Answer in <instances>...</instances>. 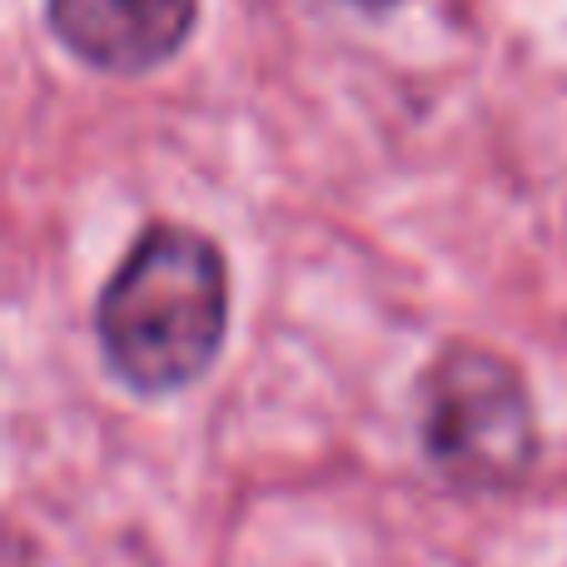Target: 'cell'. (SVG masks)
Listing matches in <instances>:
<instances>
[{"label":"cell","mask_w":567,"mask_h":567,"mask_svg":"<svg viewBox=\"0 0 567 567\" xmlns=\"http://www.w3.org/2000/svg\"><path fill=\"white\" fill-rule=\"evenodd\" d=\"M55 40L100 75H150L195 35L199 0H45Z\"/></svg>","instance_id":"obj_3"},{"label":"cell","mask_w":567,"mask_h":567,"mask_svg":"<svg viewBox=\"0 0 567 567\" xmlns=\"http://www.w3.org/2000/svg\"><path fill=\"white\" fill-rule=\"evenodd\" d=\"M225 333L229 265L215 239L185 225H150L95 303L105 369L145 399L205 379Z\"/></svg>","instance_id":"obj_1"},{"label":"cell","mask_w":567,"mask_h":567,"mask_svg":"<svg viewBox=\"0 0 567 567\" xmlns=\"http://www.w3.org/2000/svg\"><path fill=\"white\" fill-rule=\"evenodd\" d=\"M343 6H359V10H389V6H399V0H343Z\"/></svg>","instance_id":"obj_4"},{"label":"cell","mask_w":567,"mask_h":567,"mask_svg":"<svg viewBox=\"0 0 567 567\" xmlns=\"http://www.w3.org/2000/svg\"><path fill=\"white\" fill-rule=\"evenodd\" d=\"M419 439L429 468L453 488H518L538 463L523 373L478 343L443 349L419 383Z\"/></svg>","instance_id":"obj_2"}]
</instances>
